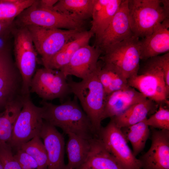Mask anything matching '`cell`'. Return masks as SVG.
I'll return each instance as SVG.
<instances>
[{"mask_svg":"<svg viewBox=\"0 0 169 169\" xmlns=\"http://www.w3.org/2000/svg\"><path fill=\"white\" fill-rule=\"evenodd\" d=\"M14 157L22 169H39L36 161L31 156L21 149L17 150Z\"/></svg>","mask_w":169,"mask_h":169,"instance_id":"1f68e13d","label":"cell"},{"mask_svg":"<svg viewBox=\"0 0 169 169\" xmlns=\"http://www.w3.org/2000/svg\"><path fill=\"white\" fill-rule=\"evenodd\" d=\"M140 40L134 36L128 38L106 50L100 59L127 81L137 74L140 67Z\"/></svg>","mask_w":169,"mask_h":169,"instance_id":"5b68a950","label":"cell"},{"mask_svg":"<svg viewBox=\"0 0 169 169\" xmlns=\"http://www.w3.org/2000/svg\"><path fill=\"white\" fill-rule=\"evenodd\" d=\"M37 52L47 68L51 58L68 42L84 29L45 28L34 25L26 26Z\"/></svg>","mask_w":169,"mask_h":169,"instance_id":"52a82bcc","label":"cell"},{"mask_svg":"<svg viewBox=\"0 0 169 169\" xmlns=\"http://www.w3.org/2000/svg\"><path fill=\"white\" fill-rule=\"evenodd\" d=\"M14 25L13 29L14 52L16 66L22 79L21 94L23 96H30V83L35 70L37 52L27 27L15 25L16 28Z\"/></svg>","mask_w":169,"mask_h":169,"instance_id":"8992f818","label":"cell"},{"mask_svg":"<svg viewBox=\"0 0 169 169\" xmlns=\"http://www.w3.org/2000/svg\"><path fill=\"white\" fill-rule=\"evenodd\" d=\"M23 98L21 96L11 101L0 113V144L10 140L15 122L23 107Z\"/></svg>","mask_w":169,"mask_h":169,"instance_id":"cb8c5ba5","label":"cell"},{"mask_svg":"<svg viewBox=\"0 0 169 169\" xmlns=\"http://www.w3.org/2000/svg\"><path fill=\"white\" fill-rule=\"evenodd\" d=\"M39 6L45 9H53L54 5L57 3L58 0H37Z\"/></svg>","mask_w":169,"mask_h":169,"instance_id":"e575fe53","label":"cell"},{"mask_svg":"<svg viewBox=\"0 0 169 169\" xmlns=\"http://www.w3.org/2000/svg\"><path fill=\"white\" fill-rule=\"evenodd\" d=\"M90 148L84 163L77 169H124L97 137L90 141Z\"/></svg>","mask_w":169,"mask_h":169,"instance_id":"d6986e66","label":"cell"},{"mask_svg":"<svg viewBox=\"0 0 169 169\" xmlns=\"http://www.w3.org/2000/svg\"><path fill=\"white\" fill-rule=\"evenodd\" d=\"M140 47L141 60L169 52V18L159 24L150 35L140 39Z\"/></svg>","mask_w":169,"mask_h":169,"instance_id":"2e32d148","label":"cell"},{"mask_svg":"<svg viewBox=\"0 0 169 169\" xmlns=\"http://www.w3.org/2000/svg\"><path fill=\"white\" fill-rule=\"evenodd\" d=\"M102 54L100 49L89 44L78 50L69 63L59 70L67 78L74 76L84 79L96 71L101 66L99 62Z\"/></svg>","mask_w":169,"mask_h":169,"instance_id":"4fadbf2b","label":"cell"},{"mask_svg":"<svg viewBox=\"0 0 169 169\" xmlns=\"http://www.w3.org/2000/svg\"><path fill=\"white\" fill-rule=\"evenodd\" d=\"M19 149H21L32 157L37 162L39 169H47V153L44 143L39 136H36L23 144Z\"/></svg>","mask_w":169,"mask_h":169,"instance_id":"f1b7e54d","label":"cell"},{"mask_svg":"<svg viewBox=\"0 0 169 169\" xmlns=\"http://www.w3.org/2000/svg\"><path fill=\"white\" fill-rule=\"evenodd\" d=\"M42 107L36 106L30 96H23V107L15 122L12 135L7 143L18 149L23 144L36 136L40 137L44 121Z\"/></svg>","mask_w":169,"mask_h":169,"instance_id":"ba28073f","label":"cell"},{"mask_svg":"<svg viewBox=\"0 0 169 169\" xmlns=\"http://www.w3.org/2000/svg\"><path fill=\"white\" fill-rule=\"evenodd\" d=\"M122 0H95L90 30L95 35V41L106 29L119 9Z\"/></svg>","mask_w":169,"mask_h":169,"instance_id":"ac0fdd59","label":"cell"},{"mask_svg":"<svg viewBox=\"0 0 169 169\" xmlns=\"http://www.w3.org/2000/svg\"><path fill=\"white\" fill-rule=\"evenodd\" d=\"M79 82L67 79L71 92L80 101L81 107L89 119L97 135L102 127L106 96L98 76L101 67Z\"/></svg>","mask_w":169,"mask_h":169,"instance_id":"7a4b0ae2","label":"cell"},{"mask_svg":"<svg viewBox=\"0 0 169 169\" xmlns=\"http://www.w3.org/2000/svg\"><path fill=\"white\" fill-rule=\"evenodd\" d=\"M147 118L132 125L120 128L127 141L130 142L132 152L136 156L143 150L150 136Z\"/></svg>","mask_w":169,"mask_h":169,"instance_id":"d4e9b609","label":"cell"},{"mask_svg":"<svg viewBox=\"0 0 169 169\" xmlns=\"http://www.w3.org/2000/svg\"><path fill=\"white\" fill-rule=\"evenodd\" d=\"M149 126L154 129L169 130V110L162 105L146 119Z\"/></svg>","mask_w":169,"mask_h":169,"instance_id":"f546056e","label":"cell"},{"mask_svg":"<svg viewBox=\"0 0 169 169\" xmlns=\"http://www.w3.org/2000/svg\"><path fill=\"white\" fill-rule=\"evenodd\" d=\"M151 144L139 159L141 169H169V130L152 128Z\"/></svg>","mask_w":169,"mask_h":169,"instance_id":"5bb4252c","label":"cell"},{"mask_svg":"<svg viewBox=\"0 0 169 169\" xmlns=\"http://www.w3.org/2000/svg\"><path fill=\"white\" fill-rule=\"evenodd\" d=\"M128 0H122L120 7L102 35L95 41L102 54L108 48L134 36L129 18Z\"/></svg>","mask_w":169,"mask_h":169,"instance_id":"7c38bea8","label":"cell"},{"mask_svg":"<svg viewBox=\"0 0 169 169\" xmlns=\"http://www.w3.org/2000/svg\"><path fill=\"white\" fill-rule=\"evenodd\" d=\"M129 18L133 35L141 39L169 18V1L128 0Z\"/></svg>","mask_w":169,"mask_h":169,"instance_id":"3957f363","label":"cell"},{"mask_svg":"<svg viewBox=\"0 0 169 169\" xmlns=\"http://www.w3.org/2000/svg\"><path fill=\"white\" fill-rule=\"evenodd\" d=\"M0 169H3L2 164L0 161Z\"/></svg>","mask_w":169,"mask_h":169,"instance_id":"8d00e7d4","label":"cell"},{"mask_svg":"<svg viewBox=\"0 0 169 169\" xmlns=\"http://www.w3.org/2000/svg\"><path fill=\"white\" fill-rule=\"evenodd\" d=\"M158 105L152 100L146 99L136 103L120 115L111 118L120 128L128 127L147 118L151 112L157 108Z\"/></svg>","mask_w":169,"mask_h":169,"instance_id":"44dd1931","label":"cell"},{"mask_svg":"<svg viewBox=\"0 0 169 169\" xmlns=\"http://www.w3.org/2000/svg\"><path fill=\"white\" fill-rule=\"evenodd\" d=\"M10 54H0V104L10 92L17 77Z\"/></svg>","mask_w":169,"mask_h":169,"instance_id":"484cf974","label":"cell"},{"mask_svg":"<svg viewBox=\"0 0 169 169\" xmlns=\"http://www.w3.org/2000/svg\"><path fill=\"white\" fill-rule=\"evenodd\" d=\"M67 135L68 139L66 150L68 163L66 165V169H77L84 163L87 159L90 148V140L74 134Z\"/></svg>","mask_w":169,"mask_h":169,"instance_id":"7402d4cb","label":"cell"},{"mask_svg":"<svg viewBox=\"0 0 169 169\" xmlns=\"http://www.w3.org/2000/svg\"><path fill=\"white\" fill-rule=\"evenodd\" d=\"M40 137L43 140L48 157L47 169H66L64 161L65 141L56 127L44 121Z\"/></svg>","mask_w":169,"mask_h":169,"instance_id":"9a60e30c","label":"cell"},{"mask_svg":"<svg viewBox=\"0 0 169 169\" xmlns=\"http://www.w3.org/2000/svg\"><path fill=\"white\" fill-rule=\"evenodd\" d=\"M30 92L45 101L63 100L71 93L67 78L60 70L45 67L38 69L33 77Z\"/></svg>","mask_w":169,"mask_h":169,"instance_id":"8fae6325","label":"cell"},{"mask_svg":"<svg viewBox=\"0 0 169 169\" xmlns=\"http://www.w3.org/2000/svg\"><path fill=\"white\" fill-rule=\"evenodd\" d=\"M0 161L3 169H22L14 157L12 148L7 143L0 144Z\"/></svg>","mask_w":169,"mask_h":169,"instance_id":"4dcf8cb0","label":"cell"},{"mask_svg":"<svg viewBox=\"0 0 169 169\" xmlns=\"http://www.w3.org/2000/svg\"><path fill=\"white\" fill-rule=\"evenodd\" d=\"M93 36L90 30H84L81 32L51 58L47 68L59 70L69 63L78 50L89 44L90 40Z\"/></svg>","mask_w":169,"mask_h":169,"instance_id":"ffe728a7","label":"cell"},{"mask_svg":"<svg viewBox=\"0 0 169 169\" xmlns=\"http://www.w3.org/2000/svg\"><path fill=\"white\" fill-rule=\"evenodd\" d=\"M110 119L106 126L101 127L97 137L124 169H141L140 160L134 155L121 129Z\"/></svg>","mask_w":169,"mask_h":169,"instance_id":"30bf717a","label":"cell"},{"mask_svg":"<svg viewBox=\"0 0 169 169\" xmlns=\"http://www.w3.org/2000/svg\"><path fill=\"white\" fill-rule=\"evenodd\" d=\"M14 25L10 29L0 33V54H10V40Z\"/></svg>","mask_w":169,"mask_h":169,"instance_id":"d6a6232c","label":"cell"},{"mask_svg":"<svg viewBox=\"0 0 169 169\" xmlns=\"http://www.w3.org/2000/svg\"><path fill=\"white\" fill-rule=\"evenodd\" d=\"M13 22H5L0 21V33L11 28L13 25Z\"/></svg>","mask_w":169,"mask_h":169,"instance_id":"d590c367","label":"cell"},{"mask_svg":"<svg viewBox=\"0 0 169 169\" xmlns=\"http://www.w3.org/2000/svg\"><path fill=\"white\" fill-rule=\"evenodd\" d=\"M106 96L111 93L129 87L127 80L123 78L113 67L103 64L98 73Z\"/></svg>","mask_w":169,"mask_h":169,"instance_id":"4316f807","label":"cell"},{"mask_svg":"<svg viewBox=\"0 0 169 169\" xmlns=\"http://www.w3.org/2000/svg\"><path fill=\"white\" fill-rule=\"evenodd\" d=\"M42 117L51 125L61 128L66 134L72 133L87 140L97 137L88 117L75 96L59 105L46 101L41 102Z\"/></svg>","mask_w":169,"mask_h":169,"instance_id":"6da1fadb","label":"cell"},{"mask_svg":"<svg viewBox=\"0 0 169 169\" xmlns=\"http://www.w3.org/2000/svg\"><path fill=\"white\" fill-rule=\"evenodd\" d=\"M128 85L158 105H169L163 69L159 56L150 58L137 74L127 80Z\"/></svg>","mask_w":169,"mask_h":169,"instance_id":"277c9868","label":"cell"},{"mask_svg":"<svg viewBox=\"0 0 169 169\" xmlns=\"http://www.w3.org/2000/svg\"><path fill=\"white\" fill-rule=\"evenodd\" d=\"M159 56L163 68L166 86L167 89L169 90V52Z\"/></svg>","mask_w":169,"mask_h":169,"instance_id":"836d02e7","label":"cell"},{"mask_svg":"<svg viewBox=\"0 0 169 169\" xmlns=\"http://www.w3.org/2000/svg\"><path fill=\"white\" fill-rule=\"evenodd\" d=\"M35 0H0V21L13 22L23 11Z\"/></svg>","mask_w":169,"mask_h":169,"instance_id":"83f0119b","label":"cell"},{"mask_svg":"<svg viewBox=\"0 0 169 169\" xmlns=\"http://www.w3.org/2000/svg\"><path fill=\"white\" fill-rule=\"evenodd\" d=\"M95 0H60L53 9L76 21L84 22L91 18Z\"/></svg>","mask_w":169,"mask_h":169,"instance_id":"603a6c76","label":"cell"},{"mask_svg":"<svg viewBox=\"0 0 169 169\" xmlns=\"http://www.w3.org/2000/svg\"><path fill=\"white\" fill-rule=\"evenodd\" d=\"M17 26L34 25L50 28L83 29L84 22L75 20L54 10L44 8L37 1L23 11L14 21Z\"/></svg>","mask_w":169,"mask_h":169,"instance_id":"9c48e42d","label":"cell"},{"mask_svg":"<svg viewBox=\"0 0 169 169\" xmlns=\"http://www.w3.org/2000/svg\"><path fill=\"white\" fill-rule=\"evenodd\" d=\"M146 99L142 94L130 86L115 91L106 97L103 120L118 115L132 105Z\"/></svg>","mask_w":169,"mask_h":169,"instance_id":"e0dca14e","label":"cell"}]
</instances>
